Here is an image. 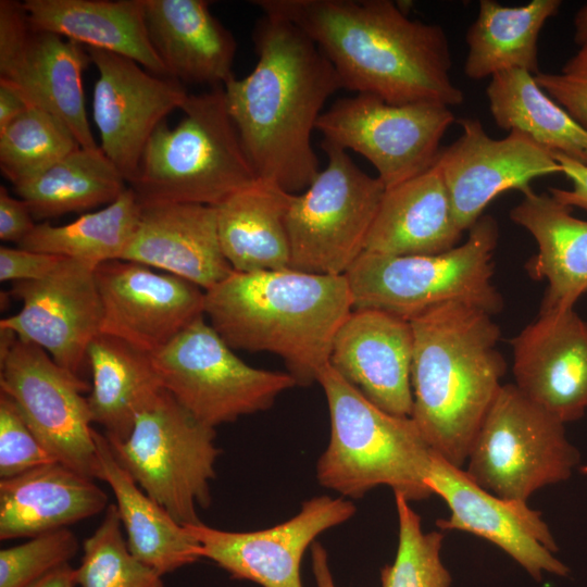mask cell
I'll list each match as a JSON object with an SVG mask.
<instances>
[{"mask_svg": "<svg viewBox=\"0 0 587 587\" xmlns=\"http://www.w3.org/2000/svg\"><path fill=\"white\" fill-rule=\"evenodd\" d=\"M263 13L300 28L324 53L344 88L391 104L436 102L464 95L450 76L447 35L408 16L390 0H254Z\"/></svg>", "mask_w": 587, "mask_h": 587, "instance_id": "6da1fadb", "label": "cell"}, {"mask_svg": "<svg viewBox=\"0 0 587 587\" xmlns=\"http://www.w3.org/2000/svg\"><path fill=\"white\" fill-rule=\"evenodd\" d=\"M258 61L223 87L228 113L258 178L303 191L320 172L312 133L342 82L319 47L288 20L263 13L253 29Z\"/></svg>", "mask_w": 587, "mask_h": 587, "instance_id": "7a4b0ae2", "label": "cell"}, {"mask_svg": "<svg viewBox=\"0 0 587 587\" xmlns=\"http://www.w3.org/2000/svg\"><path fill=\"white\" fill-rule=\"evenodd\" d=\"M474 304L448 302L411 322V417L433 452L462 469L507 371L500 328Z\"/></svg>", "mask_w": 587, "mask_h": 587, "instance_id": "3957f363", "label": "cell"}, {"mask_svg": "<svg viewBox=\"0 0 587 587\" xmlns=\"http://www.w3.org/2000/svg\"><path fill=\"white\" fill-rule=\"evenodd\" d=\"M353 310L346 275L233 272L204 291L203 313L233 350L278 355L297 385L317 382Z\"/></svg>", "mask_w": 587, "mask_h": 587, "instance_id": "277c9868", "label": "cell"}, {"mask_svg": "<svg viewBox=\"0 0 587 587\" xmlns=\"http://www.w3.org/2000/svg\"><path fill=\"white\" fill-rule=\"evenodd\" d=\"M317 383L330 417L329 442L316 464L322 487L353 499L383 485L409 501L433 494L426 484L432 450L411 416L378 408L329 364Z\"/></svg>", "mask_w": 587, "mask_h": 587, "instance_id": "5b68a950", "label": "cell"}, {"mask_svg": "<svg viewBox=\"0 0 587 587\" xmlns=\"http://www.w3.org/2000/svg\"><path fill=\"white\" fill-rule=\"evenodd\" d=\"M182 120L152 133L128 183L140 203L216 207L258 177L228 113L223 86L189 95Z\"/></svg>", "mask_w": 587, "mask_h": 587, "instance_id": "8992f818", "label": "cell"}, {"mask_svg": "<svg viewBox=\"0 0 587 587\" xmlns=\"http://www.w3.org/2000/svg\"><path fill=\"white\" fill-rule=\"evenodd\" d=\"M499 229L482 215L467 239L430 255H383L363 252L346 274L353 309L384 311L412 321L448 302L474 304L495 315L503 300L492 283Z\"/></svg>", "mask_w": 587, "mask_h": 587, "instance_id": "52a82bcc", "label": "cell"}, {"mask_svg": "<svg viewBox=\"0 0 587 587\" xmlns=\"http://www.w3.org/2000/svg\"><path fill=\"white\" fill-rule=\"evenodd\" d=\"M109 444L139 487L179 524L201 522L198 508L211 502L210 483L221 452L215 428L162 388L138 413L129 436Z\"/></svg>", "mask_w": 587, "mask_h": 587, "instance_id": "ba28073f", "label": "cell"}, {"mask_svg": "<svg viewBox=\"0 0 587 587\" xmlns=\"http://www.w3.org/2000/svg\"><path fill=\"white\" fill-rule=\"evenodd\" d=\"M327 165L300 193H294L286 226L290 268L346 275L365 250L385 186L363 172L347 150L323 140Z\"/></svg>", "mask_w": 587, "mask_h": 587, "instance_id": "9c48e42d", "label": "cell"}, {"mask_svg": "<svg viewBox=\"0 0 587 587\" xmlns=\"http://www.w3.org/2000/svg\"><path fill=\"white\" fill-rule=\"evenodd\" d=\"M564 423L502 385L467 457L469 477L485 490L527 502L538 489L567 479L579 462Z\"/></svg>", "mask_w": 587, "mask_h": 587, "instance_id": "30bf717a", "label": "cell"}, {"mask_svg": "<svg viewBox=\"0 0 587 587\" xmlns=\"http://www.w3.org/2000/svg\"><path fill=\"white\" fill-rule=\"evenodd\" d=\"M151 357L162 387L213 428L270 409L282 392L297 385L288 372L242 361L204 315Z\"/></svg>", "mask_w": 587, "mask_h": 587, "instance_id": "8fae6325", "label": "cell"}, {"mask_svg": "<svg viewBox=\"0 0 587 587\" xmlns=\"http://www.w3.org/2000/svg\"><path fill=\"white\" fill-rule=\"evenodd\" d=\"M1 330L0 392L16 405L41 445L61 464L97 478L98 459L85 391L90 385L39 346Z\"/></svg>", "mask_w": 587, "mask_h": 587, "instance_id": "7c38bea8", "label": "cell"}, {"mask_svg": "<svg viewBox=\"0 0 587 587\" xmlns=\"http://www.w3.org/2000/svg\"><path fill=\"white\" fill-rule=\"evenodd\" d=\"M455 117L436 102L391 104L369 93L334 102L320 116L323 140L363 155L391 188L430 168Z\"/></svg>", "mask_w": 587, "mask_h": 587, "instance_id": "4fadbf2b", "label": "cell"}, {"mask_svg": "<svg viewBox=\"0 0 587 587\" xmlns=\"http://www.w3.org/2000/svg\"><path fill=\"white\" fill-rule=\"evenodd\" d=\"M89 63L84 46L33 25L22 2L0 1V80L62 120L82 148L96 149L83 88Z\"/></svg>", "mask_w": 587, "mask_h": 587, "instance_id": "5bb4252c", "label": "cell"}, {"mask_svg": "<svg viewBox=\"0 0 587 587\" xmlns=\"http://www.w3.org/2000/svg\"><path fill=\"white\" fill-rule=\"evenodd\" d=\"M10 295L22 307L2 319L0 328L39 346L59 365L82 377L87 349L102 322L96 267L64 258L43 278L13 283Z\"/></svg>", "mask_w": 587, "mask_h": 587, "instance_id": "9a60e30c", "label": "cell"}, {"mask_svg": "<svg viewBox=\"0 0 587 587\" xmlns=\"http://www.w3.org/2000/svg\"><path fill=\"white\" fill-rule=\"evenodd\" d=\"M86 50L98 71L92 116L99 147L128 185L152 133L167 114L180 110L189 93L180 82L152 74L128 58Z\"/></svg>", "mask_w": 587, "mask_h": 587, "instance_id": "2e32d148", "label": "cell"}, {"mask_svg": "<svg viewBox=\"0 0 587 587\" xmlns=\"http://www.w3.org/2000/svg\"><path fill=\"white\" fill-rule=\"evenodd\" d=\"M462 135L440 149L436 165L447 187L457 225L469 230L501 192H525L537 177L562 173L553 152L527 135L511 130L491 138L478 118L459 120Z\"/></svg>", "mask_w": 587, "mask_h": 587, "instance_id": "e0dca14e", "label": "cell"}, {"mask_svg": "<svg viewBox=\"0 0 587 587\" xmlns=\"http://www.w3.org/2000/svg\"><path fill=\"white\" fill-rule=\"evenodd\" d=\"M355 513L344 498L316 496L291 519L253 532H228L200 522L184 525L198 541L201 557L216 563L233 578L262 587H303L300 567L305 550L327 529Z\"/></svg>", "mask_w": 587, "mask_h": 587, "instance_id": "ac0fdd59", "label": "cell"}, {"mask_svg": "<svg viewBox=\"0 0 587 587\" xmlns=\"http://www.w3.org/2000/svg\"><path fill=\"white\" fill-rule=\"evenodd\" d=\"M96 279L102 304L100 333L151 354L204 315L202 288L137 262L101 263Z\"/></svg>", "mask_w": 587, "mask_h": 587, "instance_id": "d6986e66", "label": "cell"}, {"mask_svg": "<svg viewBox=\"0 0 587 587\" xmlns=\"http://www.w3.org/2000/svg\"><path fill=\"white\" fill-rule=\"evenodd\" d=\"M426 484L450 510L448 519L437 521L441 530L467 532L489 540L538 582L544 573L569 574L567 566L553 555L558 546L548 525L527 502L485 490L464 470L433 451Z\"/></svg>", "mask_w": 587, "mask_h": 587, "instance_id": "ffe728a7", "label": "cell"}, {"mask_svg": "<svg viewBox=\"0 0 587 587\" xmlns=\"http://www.w3.org/2000/svg\"><path fill=\"white\" fill-rule=\"evenodd\" d=\"M517 389L564 424L587 409V322L574 309L539 313L511 339Z\"/></svg>", "mask_w": 587, "mask_h": 587, "instance_id": "44dd1931", "label": "cell"}, {"mask_svg": "<svg viewBox=\"0 0 587 587\" xmlns=\"http://www.w3.org/2000/svg\"><path fill=\"white\" fill-rule=\"evenodd\" d=\"M411 322L373 309H353L335 335L329 366L384 411L411 416Z\"/></svg>", "mask_w": 587, "mask_h": 587, "instance_id": "7402d4cb", "label": "cell"}, {"mask_svg": "<svg viewBox=\"0 0 587 587\" xmlns=\"http://www.w3.org/2000/svg\"><path fill=\"white\" fill-rule=\"evenodd\" d=\"M121 260L176 275L204 291L234 272L221 248L215 207L198 203H140Z\"/></svg>", "mask_w": 587, "mask_h": 587, "instance_id": "603a6c76", "label": "cell"}, {"mask_svg": "<svg viewBox=\"0 0 587 587\" xmlns=\"http://www.w3.org/2000/svg\"><path fill=\"white\" fill-rule=\"evenodd\" d=\"M151 42L170 77L224 86L232 77L236 40L204 0H143Z\"/></svg>", "mask_w": 587, "mask_h": 587, "instance_id": "cb8c5ba5", "label": "cell"}, {"mask_svg": "<svg viewBox=\"0 0 587 587\" xmlns=\"http://www.w3.org/2000/svg\"><path fill=\"white\" fill-rule=\"evenodd\" d=\"M463 232L436 163L424 173L385 189L365 252L430 255L458 246Z\"/></svg>", "mask_w": 587, "mask_h": 587, "instance_id": "d4e9b609", "label": "cell"}, {"mask_svg": "<svg viewBox=\"0 0 587 587\" xmlns=\"http://www.w3.org/2000/svg\"><path fill=\"white\" fill-rule=\"evenodd\" d=\"M510 218L535 239L538 251L525 267L530 277L548 287L539 313L562 312L587 294V221L550 193L523 192Z\"/></svg>", "mask_w": 587, "mask_h": 587, "instance_id": "484cf974", "label": "cell"}, {"mask_svg": "<svg viewBox=\"0 0 587 587\" xmlns=\"http://www.w3.org/2000/svg\"><path fill=\"white\" fill-rule=\"evenodd\" d=\"M92 478L59 463L0 479V539L33 538L107 510Z\"/></svg>", "mask_w": 587, "mask_h": 587, "instance_id": "4316f807", "label": "cell"}, {"mask_svg": "<svg viewBox=\"0 0 587 587\" xmlns=\"http://www.w3.org/2000/svg\"><path fill=\"white\" fill-rule=\"evenodd\" d=\"M33 25L170 77L148 32L143 0H25Z\"/></svg>", "mask_w": 587, "mask_h": 587, "instance_id": "83f0119b", "label": "cell"}, {"mask_svg": "<svg viewBox=\"0 0 587 587\" xmlns=\"http://www.w3.org/2000/svg\"><path fill=\"white\" fill-rule=\"evenodd\" d=\"M97 478L114 494L116 510L133 555L160 575L201 559L198 541L122 466L104 436L95 429Z\"/></svg>", "mask_w": 587, "mask_h": 587, "instance_id": "f1b7e54d", "label": "cell"}, {"mask_svg": "<svg viewBox=\"0 0 587 587\" xmlns=\"http://www.w3.org/2000/svg\"><path fill=\"white\" fill-rule=\"evenodd\" d=\"M292 195L257 178L215 207L221 248L235 272L290 268L286 215Z\"/></svg>", "mask_w": 587, "mask_h": 587, "instance_id": "f546056e", "label": "cell"}, {"mask_svg": "<svg viewBox=\"0 0 587 587\" xmlns=\"http://www.w3.org/2000/svg\"><path fill=\"white\" fill-rule=\"evenodd\" d=\"M87 361L92 423L103 428L109 441H123L132 433L138 413L163 388L151 353L99 333L87 349Z\"/></svg>", "mask_w": 587, "mask_h": 587, "instance_id": "4dcf8cb0", "label": "cell"}, {"mask_svg": "<svg viewBox=\"0 0 587 587\" xmlns=\"http://www.w3.org/2000/svg\"><path fill=\"white\" fill-rule=\"evenodd\" d=\"M560 5V0H533L520 7L480 0L465 36V75L477 80L514 68L538 74L539 34Z\"/></svg>", "mask_w": 587, "mask_h": 587, "instance_id": "1f68e13d", "label": "cell"}, {"mask_svg": "<svg viewBox=\"0 0 587 587\" xmlns=\"http://www.w3.org/2000/svg\"><path fill=\"white\" fill-rule=\"evenodd\" d=\"M489 111L501 129L521 132L538 145L587 165V129L521 70L495 74L486 88Z\"/></svg>", "mask_w": 587, "mask_h": 587, "instance_id": "d6a6232c", "label": "cell"}, {"mask_svg": "<svg viewBox=\"0 0 587 587\" xmlns=\"http://www.w3.org/2000/svg\"><path fill=\"white\" fill-rule=\"evenodd\" d=\"M127 187L122 173L100 147H80L14 189L28 204L34 218L43 220L108 205Z\"/></svg>", "mask_w": 587, "mask_h": 587, "instance_id": "836d02e7", "label": "cell"}, {"mask_svg": "<svg viewBox=\"0 0 587 587\" xmlns=\"http://www.w3.org/2000/svg\"><path fill=\"white\" fill-rule=\"evenodd\" d=\"M139 212L140 203L127 187L112 203L83 214L68 224L54 226L48 222L37 223L18 247L97 267L101 263L122 259L135 232Z\"/></svg>", "mask_w": 587, "mask_h": 587, "instance_id": "e575fe53", "label": "cell"}, {"mask_svg": "<svg viewBox=\"0 0 587 587\" xmlns=\"http://www.w3.org/2000/svg\"><path fill=\"white\" fill-rule=\"evenodd\" d=\"M78 148L62 120L30 105L0 132V170L15 187Z\"/></svg>", "mask_w": 587, "mask_h": 587, "instance_id": "d590c367", "label": "cell"}, {"mask_svg": "<svg viewBox=\"0 0 587 587\" xmlns=\"http://www.w3.org/2000/svg\"><path fill=\"white\" fill-rule=\"evenodd\" d=\"M75 572L79 587H164L162 575L129 551L113 503L83 542V557Z\"/></svg>", "mask_w": 587, "mask_h": 587, "instance_id": "8d00e7d4", "label": "cell"}, {"mask_svg": "<svg viewBox=\"0 0 587 587\" xmlns=\"http://www.w3.org/2000/svg\"><path fill=\"white\" fill-rule=\"evenodd\" d=\"M395 500L398 548L394 562L382 569V587H450L451 574L440 557L444 535L425 533L405 497L395 494Z\"/></svg>", "mask_w": 587, "mask_h": 587, "instance_id": "74e56055", "label": "cell"}, {"mask_svg": "<svg viewBox=\"0 0 587 587\" xmlns=\"http://www.w3.org/2000/svg\"><path fill=\"white\" fill-rule=\"evenodd\" d=\"M73 532L60 528L0 551V587H28L68 564L78 551Z\"/></svg>", "mask_w": 587, "mask_h": 587, "instance_id": "f35d334b", "label": "cell"}, {"mask_svg": "<svg viewBox=\"0 0 587 587\" xmlns=\"http://www.w3.org/2000/svg\"><path fill=\"white\" fill-rule=\"evenodd\" d=\"M58 462L28 427L13 401L0 392V479Z\"/></svg>", "mask_w": 587, "mask_h": 587, "instance_id": "ab89813d", "label": "cell"}, {"mask_svg": "<svg viewBox=\"0 0 587 587\" xmlns=\"http://www.w3.org/2000/svg\"><path fill=\"white\" fill-rule=\"evenodd\" d=\"M538 86L587 129V42L563 65L559 73L539 72Z\"/></svg>", "mask_w": 587, "mask_h": 587, "instance_id": "60d3db41", "label": "cell"}, {"mask_svg": "<svg viewBox=\"0 0 587 587\" xmlns=\"http://www.w3.org/2000/svg\"><path fill=\"white\" fill-rule=\"evenodd\" d=\"M63 257L29 251L22 248L0 247V280L27 282L43 278L62 261Z\"/></svg>", "mask_w": 587, "mask_h": 587, "instance_id": "b9f144b4", "label": "cell"}, {"mask_svg": "<svg viewBox=\"0 0 587 587\" xmlns=\"http://www.w3.org/2000/svg\"><path fill=\"white\" fill-rule=\"evenodd\" d=\"M28 204L12 197L4 186L0 187V239L17 245L33 230L37 223Z\"/></svg>", "mask_w": 587, "mask_h": 587, "instance_id": "7bdbcfd3", "label": "cell"}, {"mask_svg": "<svg viewBox=\"0 0 587 587\" xmlns=\"http://www.w3.org/2000/svg\"><path fill=\"white\" fill-rule=\"evenodd\" d=\"M553 157L561 165L562 173L572 182L573 188H550L549 193L565 205L587 210V165L560 152H553Z\"/></svg>", "mask_w": 587, "mask_h": 587, "instance_id": "ee69618b", "label": "cell"}, {"mask_svg": "<svg viewBox=\"0 0 587 587\" xmlns=\"http://www.w3.org/2000/svg\"><path fill=\"white\" fill-rule=\"evenodd\" d=\"M28 107L30 105L16 88L0 80V132Z\"/></svg>", "mask_w": 587, "mask_h": 587, "instance_id": "f6af8a7d", "label": "cell"}, {"mask_svg": "<svg viewBox=\"0 0 587 587\" xmlns=\"http://www.w3.org/2000/svg\"><path fill=\"white\" fill-rule=\"evenodd\" d=\"M312 570L316 587H337L329 567L328 554L320 542L311 546Z\"/></svg>", "mask_w": 587, "mask_h": 587, "instance_id": "bcb514c9", "label": "cell"}, {"mask_svg": "<svg viewBox=\"0 0 587 587\" xmlns=\"http://www.w3.org/2000/svg\"><path fill=\"white\" fill-rule=\"evenodd\" d=\"M76 585L75 567H72L68 563L52 571L28 587H75Z\"/></svg>", "mask_w": 587, "mask_h": 587, "instance_id": "7dc6e473", "label": "cell"}, {"mask_svg": "<svg viewBox=\"0 0 587 587\" xmlns=\"http://www.w3.org/2000/svg\"><path fill=\"white\" fill-rule=\"evenodd\" d=\"M574 41L580 46L587 42V4L583 5L574 18Z\"/></svg>", "mask_w": 587, "mask_h": 587, "instance_id": "c3c4849f", "label": "cell"}, {"mask_svg": "<svg viewBox=\"0 0 587 587\" xmlns=\"http://www.w3.org/2000/svg\"><path fill=\"white\" fill-rule=\"evenodd\" d=\"M582 472L585 473V474H587V465H585V466L582 467Z\"/></svg>", "mask_w": 587, "mask_h": 587, "instance_id": "681fc988", "label": "cell"}]
</instances>
